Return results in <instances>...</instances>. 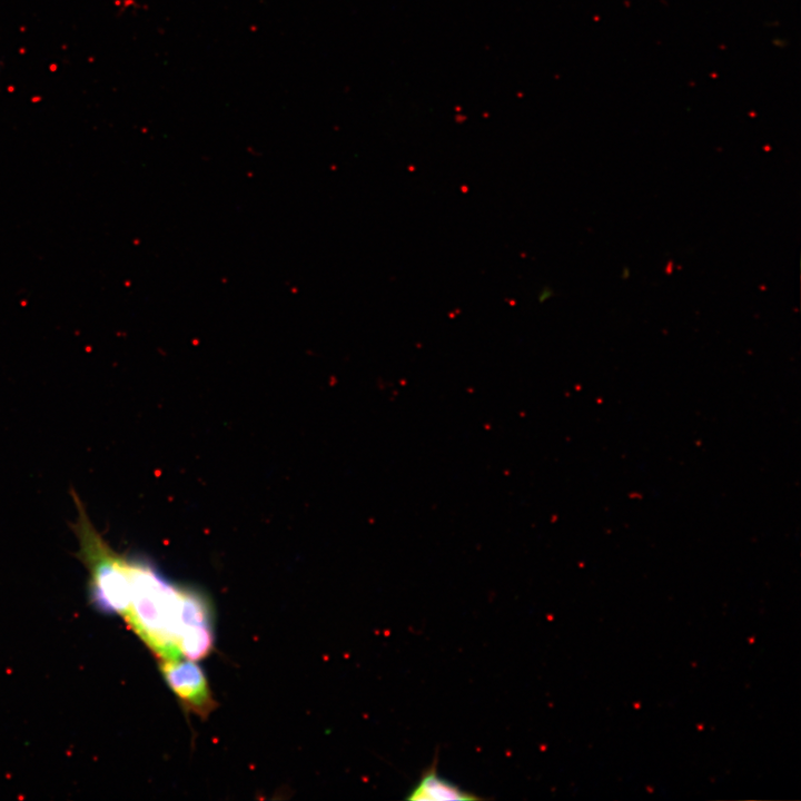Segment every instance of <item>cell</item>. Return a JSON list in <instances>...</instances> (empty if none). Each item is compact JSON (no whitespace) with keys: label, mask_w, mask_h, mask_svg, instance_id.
Wrapping results in <instances>:
<instances>
[{"label":"cell","mask_w":801,"mask_h":801,"mask_svg":"<svg viewBox=\"0 0 801 801\" xmlns=\"http://www.w3.org/2000/svg\"><path fill=\"white\" fill-rule=\"evenodd\" d=\"M129 573L130 604L123 620L161 661L181 659L177 643L181 587L141 558L129 556Z\"/></svg>","instance_id":"1"},{"label":"cell","mask_w":801,"mask_h":801,"mask_svg":"<svg viewBox=\"0 0 801 801\" xmlns=\"http://www.w3.org/2000/svg\"><path fill=\"white\" fill-rule=\"evenodd\" d=\"M78 516L73 532L79 557L89 572V596L105 614L125 616L130 604L129 556L116 552L92 524L79 497L73 494Z\"/></svg>","instance_id":"2"},{"label":"cell","mask_w":801,"mask_h":801,"mask_svg":"<svg viewBox=\"0 0 801 801\" xmlns=\"http://www.w3.org/2000/svg\"><path fill=\"white\" fill-rule=\"evenodd\" d=\"M211 609L205 596L181 587L178 649L181 656L196 661L207 656L214 646Z\"/></svg>","instance_id":"3"},{"label":"cell","mask_w":801,"mask_h":801,"mask_svg":"<svg viewBox=\"0 0 801 801\" xmlns=\"http://www.w3.org/2000/svg\"><path fill=\"white\" fill-rule=\"evenodd\" d=\"M161 673L172 692L191 712L206 718L216 702L201 669L191 660H162Z\"/></svg>","instance_id":"4"},{"label":"cell","mask_w":801,"mask_h":801,"mask_svg":"<svg viewBox=\"0 0 801 801\" xmlns=\"http://www.w3.org/2000/svg\"><path fill=\"white\" fill-rule=\"evenodd\" d=\"M415 801L478 800V797L462 790L437 774L435 762L423 772L419 781L406 797Z\"/></svg>","instance_id":"5"}]
</instances>
